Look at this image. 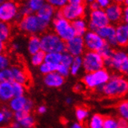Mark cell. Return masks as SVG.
Masks as SVG:
<instances>
[{
  "label": "cell",
  "instance_id": "obj_1",
  "mask_svg": "<svg viewBox=\"0 0 128 128\" xmlns=\"http://www.w3.org/2000/svg\"><path fill=\"white\" fill-rule=\"evenodd\" d=\"M20 31L30 36H39L48 31L50 25L41 20L36 14H30L20 18L17 22Z\"/></svg>",
  "mask_w": 128,
  "mask_h": 128
},
{
  "label": "cell",
  "instance_id": "obj_2",
  "mask_svg": "<svg viewBox=\"0 0 128 128\" xmlns=\"http://www.w3.org/2000/svg\"><path fill=\"white\" fill-rule=\"evenodd\" d=\"M98 91L108 98L123 97L128 92V82L123 75L114 74Z\"/></svg>",
  "mask_w": 128,
  "mask_h": 128
},
{
  "label": "cell",
  "instance_id": "obj_3",
  "mask_svg": "<svg viewBox=\"0 0 128 128\" xmlns=\"http://www.w3.org/2000/svg\"><path fill=\"white\" fill-rule=\"evenodd\" d=\"M40 48L45 54L56 52L63 53L65 51V42H64L53 31H46L40 36Z\"/></svg>",
  "mask_w": 128,
  "mask_h": 128
},
{
  "label": "cell",
  "instance_id": "obj_4",
  "mask_svg": "<svg viewBox=\"0 0 128 128\" xmlns=\"http://www.w3.org/2000/svg\"><path fill=\"white\" fill-rule=\"evenodd\" d=\"M50 26L52 28V31L65 43L76 36L72 26L71 22L60 16L58 10L54 18L51 22Z\"/></svg>",
  "mask_w": 128,
  "mask_h": 128
},
{
  "label": "cell",
  "instance_id": "obj_5",
  "mask_svg": "<svg viewBox=\"0 0 128 128\" xmlns=\"http://www.w3.org/2000/svg\"><path fill=\"white\" fill-rule=\"evenodd\" d=\"M111 76L106 68H102L91 73H86L82 78V83L86 88L99 90L108 82Z\"/></svg>",
  "mask_w": 128,
  "mask_h": 128
},
{
  "label": "cell",
  "instance_id": "obj_6",
  "mask_svg": "<svg viewBox=\"0 0 128 128\" xmlns=\"http://www.w3.org/2000/svg\"><path fill=\"white\" fill-rule=\"evenodd\" d=\"M20 6L17 0H5L0 5V21L9 24L13 22H17L21 18Z\"/></svg>",
  "mask_w": 128,
  "mask_h": 128
},
{
  "label": "cell",
  "instance_id": "obj_7",
  "mask_svg": "<svg viewBox=\"0 0 128 128\" xmlns=\"http://www.w3.org/2000/svg\"><path fill=\"white\" fill-rule=\"evenodd\" d=\"M105 66L108 68L126 74L128 72V55L126 51L123 49L114 50L112 56L104 61Z\"/></svg>",
  "mask_w": 128,
  "mask_h": 128
},
{
  "label": "cell",
  "instance_id": "obj_8",
  "mask_svg": "<svg viewBox=\"0 0 128 128\" xmlns=\"http://www.w3.org/2000/svg\"><path fill=\"white\" fill-rule=\"evenodd\" d=\"M82 69L86 73H91L98 71L105 66L102 57L95 51L86 50L82 56Z\"/></svg>",
  "mask_w": 128,
  "mask_h": 128
},
{
  "label": "cell",
  "instance_id": "obj_9",
  "mask_svg": "<svg viewBox=\"0 0 128 128\" xmlns=\"http://www.w3.org/2000/svg\"><path fill=\"white\" fill-rule=\"evenodd\" d=\"M58 12L65 20L72 22L77 19L86 16V6L85 4L73 5L68 3Z\"/></svg>",
  "mask_w": 128,
  "mask_h": 128
},
{
  "label": "cell",
  "instance_id": "obj_10",
  "mask_svg": "<svg viewBox=\"0 0 128 128\" xmlns=\"http://www.w3.org/2000/svg\"><path fill=\"white\" fill-rule=\"evenodd\" d=\"M88 30L97 31L100 28L110 24L104 10H89L88 14Z\"/></svg>",
  "mask_w": 128,
  "mask_h": 128
},
{
  "label": "cell",
  "instance_id": "obj_11",
  "mask_svg": "<svg viewBox=\"0 0 128 128\" xmlns=\"http://www.w3.org/2000/svg\"><path fill=\"white\" fill-rule=\"evenodd\" d=\"M82 37H83L86 50L89 51L99 52L106 44V42L96 31L88 30Z\"/></svg>",
  "mask_w": 128,
  "mask_h": 128
},
{
  "label": "cell",
  "instance_id": "obj_12",
  "mask_svg": "<svg viewBox=\"0 0 128 128\" xmlns=\"http://www.w3.org/2000/svg\"><path fill=\"white\" fill-rule=\"evenodd\" d=\"M9 102H10L9 108L13 112H16L20 111H25L27 112H30L34 108L33 101L28 99L25 96H14Z\"/></svg>",
  "mask_w": 128,
  "mask_h": 128
},
{
  "label": "cell",
  "instance_id": "obj_13",
  "mask_svg": "<svg viewBox=\"0 0 128 128\" xmlns=\"http://www.w3.org/2000/svg\"><path fill=\"white\" fill-rule=\"evenodd\" d=\"M65 51L72 56L81 57L86 52V47L83 37L75 36L65 43Z\"/></svg>",
  "mask_w": 128,
  "mask_h": 128
},
{
  "label": "cell",
  "instance_id": "obj_14",
  "mask_svg": "<svg viewBox=\"0 0 128 128\" xmlns=\"http://www.w3.org/2000/svg\"><path fill=\"white\" fill-rule=\"evenodd\" d=\"M45 3V0H24L20 6V16L22 17L30 14H36Z\"/></svg>",
  "mask_w": 128,
  "mask_h": 128
},
{
  "label": "cell",
  "instance_id": "obj_15",
  "mask_svg": "<svg viewBox=\"0 0 128 128\" xmlns=\"http://www.w3.org/2000/svg\"><path fill=\"white\" fill-rule=\"evenodd\" d=\"M124 7L122 5L112 2L108 7L104 10L110 24L117 25L122 22V13Z\"/></svg>",
  "mask_w": 128,
  "mask_h": 128
},
{
  "label": "cell",
  "instance_id": "obj_16",
  "mask_svg": "<svg viewBox=\"0 0 128 128\" xmlns=\"http://www.w3.org/2000/svg\"><path fill=\"white\" fill-rule=\"evenodd\" d=\"M101 38L108 44L112 48L117 47L116 37H115V26L112 24H108L105 26L100 28L96 31Z\"/></svg>",
  "mask_w": 128,
  "mask_h": 128
},
{
  "label": "cell",
  "instance_id": "obj_17",
  "mask_svg": "<svg viewBox=\"0 0 128 128\" xmlns=\"http://www.w3.org/2000/svg\"><path fill=\"white\" fill-rule=\"evenodd\" d=\"M115 37L117 46L126 48L128 44V24L120 22L115 26Z\"/></svg>",
  "mask_w": 128,
  "mask_h": 128
},
{
  "label": "cell",
  "instance_id": "obj_18",
  "mask_svg": "<svg viewBox=\"0 0 128 128\" xmlns=\"http://www.w3.org/2000/svg\"><path fill=\"white\" fill-rule=\"evenodd\" d=\"M10 69L12 74V82H17L24 86L30 84V78L25 68L19 65H14L10 68Z\"/></svg>",
  "mask_w": 128,
  "mask_h": 128
},
{
  "label": "cell",
  "instance_id": "obj_19",
  "mask_svg": "<svg viewBox=\"0 0 128 128\" xmlns=\"http://www.w3.org/2000/svg\"><path fill=\"white\" fill-rule=\"evenodd\" d=\"M13 118L17 122L21 128H33L35 125V119L30 112L20 111L13 112Z\"/></svg>",
  "mask_w": 128,
  "mask_h": 128
},
{
  "label": "cell",
  "instance_id": "obj_20",
  "mask_svg": "<svg viewBox=\"0 0 128 128\" xmlns=\"http://www.w3.org/2000/svg\"><path fill=\"white\" fill-rule=\"evenodd\" d=\"M57 10L50 5L45 3L36 14L41 20L50 26V24L56 15Z\"/></svg>",
  "mask_w": 128,
  "mask_h": 128
},
{
  "label": "cell",
  "instance_id": "obj_21",
  "mask_svg": "<svg viewBox=\"0 0 128 128\" xmlns=\"http://www.w3.org/2000/svg\"><path fill=\"white\" fill-rule=\"evenodd\" d=\"M44 82L47 87L57 88L62 87L64 85V78L61 76V75L58 74L56 72H51L50 74L44 75Z\"/></svg>",
  "mask_w": 128,
  "mask_h": 128
},
{
  "label": "cell",
  "instance_id": "obj_22",
  "mask_svg": "<svg viewBox=\"0 0 128 128\" xmlns=\"http://www.w3.org/2000/svg\"><path fill=\"white\" fill-rule=\"evenodd\" d=\"M14 97L12 82L3 81L0 82V100L7 102Z\"/></svg>",
  "mask_w": 128,
  "mask_h": 128
},
{
  "label": "cell",
  "instance_id": "obj_23",
  "mask_svg": "<svg viewBox=\"0 0 128 128\" xmlns=\"http://www.w3.org/2000/svg\"><path fill=\"white\" fill-rule=\"evenodd\" d=\"M71 24L76 36H83L86 34V33L88 30L87 19H86V17L77 19L71 22Z\"/></svg>",
  "mask_w": 128,
  "mask_h": 128
},
{
  "label": "cell",
  "instance_id": "obj_24",
  "mask_svg": "<svg viewBox=\"0 0 128 128\" xmlns=\"http://www.w3.org/2000/svg\"><path fill=\"white\" fill-rule=\"evenodd\" d=\"M27 50L30 55L41 50L40 36H30L27 40Z\"/></svg>",
  "mask_w": 128,
  "mask_h": 128
},
{
  "label": "cell",
  "instance_id": "obj_25",
  "mask_svg": "<svg viewBox=\"0 0 128 128\" xmlns=\"http://www.w3.org/2000/svg\"><path fill=\"white\" fill-rule=\"evenodd\" d=\"M12 36L11 25L0 21V41L6 43L10 40Z\"/></svg>",
  "mask_w": 128,
  "mask_h": 128
},
{
  "label": "cell",
  "instance_id": "obj_26",
  "mask_svg": "<svg viewBox=\"0 0 128 128\" xmlns=\"http://www.w3.org/2000/svg\"><path fill=\"white\" fill-rule=\"evenodd\" d=\"M74 115L78 122L83 124L89 116V111L86 107L78 106L75 109Z\"/></svg>",
  "mask_w": 128,
  "mask_h": 128
},
{
  "label": "cell",
  "instance_id": "obj_27",
  "mask_svg": "<svg viewBox=\"0 0 128 128\" xmlns=\"http://www.w3.org/2000/svg\"><path fill=\"white\" fill-rule=\"evenodd\" d=\"M82 69V60L81 57H74L69 67L70 74L72 75H77Z\"/></svg>",
  "mask_w": 128,
  "mask_h": 128
},
{
  "label": "cell",
  "instance_id": "obj_28",
  "mask_svg": "<svg viewBox=\"0 0 128 128\" xmlns=\"http://www.w3.org/2000/svg\"><path fill=\"white\" fill-rule=\"evenodd\" d=\"M62 54V53H56V52L45 54L44 62H47L54 65H58L61 64Z\"/></svg>",
  "mask_w": 128,
  "mask_h": 128
},
{
  "label": "cell",
  "instance_id": "obj_29",
  "mask_svg": "<svg viewBox=\"0 0 128 128\" xmlns=\"http://www.w3.org/2000/svg\"><path fill=\"white\" fill-rule=\"evenodd\" d=\"M104 117L100 114H94L88 120V128H102Z\"/></svg>",
  "mask_w": 128,
  "mask_h": 128
},
{
  "label": "cell",
  "instance_id": "obj_30",
  "mask_svg": "<svg viewBox=\"0 0 128 128\" xmlns=\"http://www.w3.org/2000/svg\"><path fill=\"white\" fill-rule=\"evenodd\" d=\"M117 112L120 119L126 120L128 119V102L124 100L120 102L117 106Z\"/></svg>",
  "mask_w": 128,
  "mask_h": 128
},
{
  "label": "cell",
  "instance_id": "obj_31",
  "mask_svg": "<svg viewBox=\"0 0 128 128\" xmlns=\"http://www.w3.org/2000/svg\"><path fill=\"white\" fill-rule=\"evenodd\" d=\"M102 128H120V120L112 117H104Z\"/></svg>",
  "mask_w": 128,
  "mask_h": 128
},
{
  "label": "cell",
  "instance_id": "obj_32",
  "mask_svg": "<svg viewBox=\"0 0 128 128\" xmlns=\"http://www.w3.org/2000/svg\"><path fill=\"white\" fill-rule=\"evenodd\" d=\"M44 57H45V53L42 50H40L37 53L32 54L31 55V59L30 62L32 65L35 67H39L44 62Z\"/></svg>",
  "mask_w": 128,
  "mask_h": 128
},
{
  "label": "cell",
  "instance_id": "obj_33",
  "mask_svg": "<svg viewBox=\"0 0 128 128\" xmlns=\"http://www.w3.org/2000/svg\"><path fill=\"white\" fill-rule=\"evenodd\" d=\"M58 65H54L47 62H44L41 65L39 66V70L41 74H48L51 72H55L57 70Z\"/></svg>",
  "mask_w": 128,
  "mask_h": 128
},
{
  "label": "cell",
  "instance_id": "obj_34",
  "mask_svg": "<svg viewBox=\"0 0 128 128\" xmlns=\"http://www.w3.org/2000/svg\"><path fill=\"white\" fill-rule=\"evenodd\" d=\"M114 48H112L111 46H110L108 44L106 43L104 46L102 48V49L99 52H98V53H99L102 57V58L104 59V61H105V60L110 58L112 56V53H114Z\"/></svg>",
  "mask_w": 128,
  "mask_h": 128
},
{
  "label": "cell",
  "instance_id": "obj_35",
  "mask_svg": "<svg viewBox=\"0 0 128 128\" xmlns=\"http://www.w3.org/2000/svg\"><path fill=\"white\" fill-rule=\"evenodd\" d=\"M12 85L14 96H22L25 95L26 86L20 83H17V82H12Z\"/></svg>",
  "mask_w": 128,
  "mask_h": 128
},
{
  "label": "cell",
  "instance_id": "obj_36",
  "mask_svg": "<svg viewBox=\"0 0 128 128\" xmlns=\"http://www.w3.org/2000/svg\"><path fill=\"white\" fill-rule=\"evenodd\" d=\"M10 66V58L5 52L0 54V71L9 68Z\"/></svg>",
  "mask_w": 128,
  "mask_h": 128
},
{
  "label": "cell",
  "instance_id": "obj_37",
  "mask_svg": "<svg viewBox=\"0 0 128 128\" xmlns=\"http://www.w3.org/2000/svg\"><path fill=\"white\" fill-rule=\"evenodd\" d=\"M46 3L53 6L56 10H60L68 4V0H45Z\"/></svg>",
  "mask_w": 128,
  "mask_h": 128
},
{
  "label": "cell",
  "instance_id": "obj_38",
  "mask_svg": "<svg viewBox=\"0 0 128 128\" xmlns=\"http://www.w3.org/2000/svg\"><path fill=\"white\" fill-rule=\"evenodd\" d=\"M74 59V57L72 56L70 54H68V52L64 51L62 54V60H61V64H64L67 67H70L72 61Z\"/></svg>",
  "mask_w": 128,
  "mask_h": 128
},
{
  "label": "cell",
  "instance_id": "obj_39",
  "mask_svg": "<svg viewBox=\"0 0 128 128\" xmlns=\"http://www.w3.org/2000/svg\"><path fill=\"white\" fill-rule=\"evenodd\" d=\"M56 72L59 74L63 78H66L70 74V70H69V67H67L64 64H60L57 67V70Z\"/></svg>",
  "mask_w": 128,
  "mask_h": 128
},
{
  "label": "cell",
  "instance_id": "obj_40",
  "mask_svg": "<svg viewBox=\"0 0 128 128\" xmlns=\"http://www.w3.org/2000/svg\"><path fill=\"white\" fill-rule=\"evenodd\" d=\"M95 2L98 4L100 9L102 10H105L112 2V0H95Z\"/></svg>",
  "mask_w": 128,
  "mask_h": 128
},
{
  "label": "cell",
  "instance_id": "obj_41",
  "mask_svg": "<svg viewBox=\"0 0 128 128\" xmlns=\"http://www.w3.org/2000/svg\"><path fill=\"white\" fill-rule=\"evenodd\" d=\"M2 72H3V76H4V81L12 82V74L10 68L3 70Z\"/></svg>",
  "mask_w": 128,
  "mask_h": 128
},
{
  "label": "cell",
  "instance_id": "obj_42",
  "mask_svg": "<svg viewBox=\"0 0 128 128\" xmlns=\"http://www.w3.org/2000/svg\"><path fill=\"white\" fill-rule=\"evenodd\" d=\"M2 111H3V114L5 115L6 122L10 121V120L13 118V114H14L12 110H10V108H3Z\"/></svg>",
  "mask_w": 128,
  "mask_h": 128
},
{
  "label": "cell",
  "instance_id": "obj_43",
  "mask_svg": "<svg viewBox=\"0 0 128 128\" xmlns=\"http://www.w3.org/2000/svg\"><path fill=\"white\" fill-rule=\"evenodd\" d=\"M85 88H86V87L82 82H78V83H76L74 85V86L73 88L74 91L75 92H83V90Z\"/></svg>",
  "mask_w": 128,
  "mask_h": 128
},
{
  "label": "cell",
  "instance_id": "obj_44",
  "mask_svg": "<svg viewBox=\"0 0 128 128\" xmlns=\"http://www.w3.org/2000/svg\"><path fill=\"white\" fill-rule=\"evenodd\" d=\"M128 21V8L127 6L124 7L123 10V13H122V22L127 24Z\"/></svg>",
  "mask_w": 128,
  "mask_h": 128
},
{
  "label": "cell",
  "instance_id": "obj_45",
  "mask_svg": "<svg viewBox=\"0 0 128 128\" xmlns=\"http://www.w3.org/2000/svg\"><path fill=\"white\" fill-rule=\"evenodd\" d=\"M69 128H85V126L83 124L79 123V122H74L70 125Z\"/></svg>",
  "mask_w": 128,
  "mask_h": 128
},
{
  "label": "cell",
  "instance_id": "obj_46",
  "mask_svg": "<svg viewBox=\"0 0 128 128\" xmlns=\"http://www.w3.org/2000/svg\"><path fill=\"white\" fill-rule=\"evenodd\" d=\"M46 112H47V107L44 106V105L39 106L38 108H37V112H38L39 114H44Z\"/></svg>",
  "mask_w": 128,
  "mask_h": 128
},
{
  "label": "cell",
  "instance_id": "obj_47",
  "mask_svg": "<svg viewBox=\"0 0 128 128\" xmlns=\"http://www.w3.org/2000/svg\"><path fill=\"white\" fill-rule=\"evenodd\" d=\"M68 3L73 5H82L85 4L84 0H68Z\"/></svg>",
  "mask_w": 128,
  "mask_h": 128
},
{
  "label": "cell",
  "instance_id": "obj_48",
  "mask_svg": "<svg viewBox=\"0 0 128 128\" xmlns=\"http://www.w3.org/2000/svg\"><path fill=\"white\" fill-rule=\"evenodd\" d=\"M120 128H128L127 120L120 119Z\"/></svg>",
  "mask_w": 128,
  "mask_h": 128
},
{
  "label": "cell",
  "instance_id": "obj_49",
  "mask_svg": "<svg viewBox=\"0 0 128 128\" xmlns=\"http://www.w3.org/2000/svg\"><path fill=\"white\" fill-rule=\"evenodd\" d=\"M88 9L89 10H97L100 9V7L96 2H93L91 4L88 5Z\"/></svg>",
  "mask_w": 128,
  "mask_h": 128
},
{
  "label": "cell",
  "instance_id": "obj_50",
  "mask_svg": "<svg viewBox=\"0 0 128 128\" xmlns=\"http://www.w3.org/2000/svg\"><path fill=\"white\" fill-rule=\"evenodd\" d=\"M112 2H114V3L120 4V5L124 4V6H127L128 0H112Z\"/></svg>",
  "mask_w": 128,
  "mask_h": 128
},
{
  "label": "cell",
  "instance_id": "obj_51",
  "mask_svg": "<svg viewBox=\"0 0 128 128\" xmlns=\"http://www.w3.org/2000/svg\"><path fill=\"white\" fill-rule=\"evenodd\" d=\"M5 122H6V120L5 115L3 114V111H2V110H0V124H2Z\"/></svg>",
  "mask_w": 128,
  "mask_h": 128
},
{
  "label": "cell",
  "instance_id": "obj_52",
  "mask_svg": "<svg viewBox=\"0 0 128 128\" xmlns=\"http://www.w3.org/2000/svg\"><path fill=\"white\" fill-rule=\"evenodd\" d=\"M6 50V44L0 41V54L4 53Z\"/></svg>",
  "mask_w": 128,
  "mask_h": 128
},
{
  "label": "cell",
  "instance_id": "obj_53",
  "mask_svg": "<svg viewBox=\"0 0 128 128\" xmlns=\"http://www.w3.org/2000/svg\"><path fill=\"white\" fill-rule=\"evenodd\" d=\"M12 48L14 50H18L20 48V45L19 43H16V42H15L12 44Z\"/></svg>",
  "mask_w": 128,
  "mask_h": 128
},
{
  "label": "cell",
  "instance_id": "obj_54",
  "mask_svg": "<svg viewBox=\"0 0 128 128\" xmlns=\"http://www.w3.org/2000/svg\"><path fill=\"white\" fill-rule=\"evenodd\" d=\"M65 102H66L67 104H68V105L72 104V102H73V99H72V97H67V98H66V100H65Z\"/></svg>",
  "mask_w": 128,
  "mask_h": 128
},
{
  "label": "cell",
  "instance_id": "obj_55",
  "mask_svg": "<svg viewBox=\"0 0 128 128\" xmlns=\"http://www.w3.org/2000/svg\"><path fill=\"white\" fill-rule=\"evenodd\" d=\"M12 128H21L20 127V124L17 123V122H16V121H14L12 124V126H11Z\"/></svg>",
  "mask_w": 128,
  "mask_h": 128
},
{
  "label": "cell",
  "instance_id": "obj_56",
  "mask_svg": "<svg viewBox=\"0 0 128 128\" xmlns=\"http://www.w3.org/2000/svg\"><path fill=\"white\" fill-rule=\"evenodd\" d=\"M4 81V76H3V72L2 71H0V82Z\"/></svg>",
  "mask_w": 128,
  "mask_h": 128
},
{
  "label": "cell",
  "instance_id": "obj_57",
  "mask_svg": "<svg viewBox=\"0 0 128 128\" xmlns=\"http://www.w3.org/2000/svg\"><path fill=\"white\" fill-rule=\"evenodd\" d=\"M95 2V0H84V3L87 4V5H89L91 4L92 2Z\"/></svg>",
  "mask_w": 128,
  "mask_h": 128
},
{
  "label": "cell",
  "instance_id": "obj_58",
  "mask_svg": "<svg viewBox=\"0 0 128 128\" xmlns=\"http://www.w3.org/2000/svg\"><path fill=\"white\" fill-rule=\"evenodd\" d=\"M1 128H12V127L11 126H2Z\"/></svg>",
  "mask_w": 128,
  "mask_h": 128
},
{
  "label": "cell",
  "instance_id": "obj_59",
  "mask_svg": "<svg viewBox=\"0 0 128 128\" xmlns=\"http://www.w3.org/2000/svg\"><path fill=\"white\" fill-rule=\"evenodd\" d=\"M4 1H5V0H0V5H1V4H2V3L4 2Z\"/></svg>",
  "mask_w": 128,
  "mask_h": 128
},
{
  "label": "cell",
  "instance_id": "obj_60",
  "mask_svg": "<svg viewBox=\"0 0 128 128\" xmlns=\"http://www.w3.org/2000/svg\"><path fill=\"white\" fill-rule=\"evenodd\" d=\"M21 1H24V0H21Z\"/></svg>",
  "mask_w": 128,
  "mask_h": 128
}]
</instances>
